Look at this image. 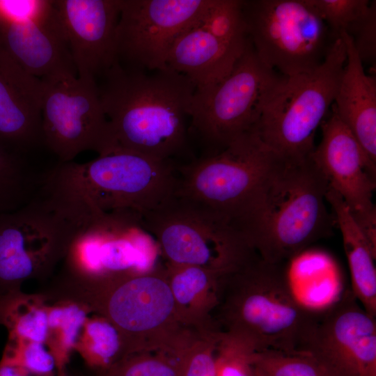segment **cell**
I'll list each match as a JSON object with an SVG mask.
<instances>
[{
	"instance_id": "obj_6",
	"label": "cell",
	"mask_w": 376,
	"mask_h": 376,
	"mask_svg": "<svg viewBox=\"0 0 376 376\" xmlns=\"http://www.w3.org/2000/svg\"><path fill=\"white\" fill-rule=\"evenodd\" d=\"M141 217L168 265L224 275L258 255L235 220L194 200L175 195Z\"/></svg>"
},
{
	"instance_id": "obj_2",
	"label": "cell",
	"mask_w": 376,
	"mask_h": 376,
	"mask_svg": "<svg viewBox=\"0 0 376 376\" xmlns=\"http://www.w3.org/2000/svg\"><path fill=\"white\" fill-rule=\"evenodd\" d=\"M328 188L311 156L279 155L235 221L263 260L288 264L331 235L336 222L327 206Z\"/></svg>"
},
{
	"instance_id": "obj_15",
	"label": "cell",
	"mask_w": 376,
	"mask_h": 376,
	"mask_svg": "<svg viewBox=\"0 0 376 376\" xmlns=\"http://www.w3.org/2000/svg\"><path fill=\"white\" fill-rule=\"evenodd\" d=\"M300 352L321 363L333 376H376V320L350 290L317 309Z\"/></svg>"
},
{
	"instance_id": "obj_22",
	"label": "cell",
	"mask_w": 376,
	"mask_h": 376,
	"mask_svg": "<svg viewBox=\"0 0 376 376\" xmlns=\"http://www.w3.org/2000/svg\"><path fill=\"white\" fill-rule=\"evenodd\" d=\"M326 200L342 235L351 291L363 308L376 318V247L369 242L341 197L329 187Z\"/></svg>"
},
{
	"instance_id": "obj_4",
	"label": "cell",
	"mask_w": 376,
	"mask_h": 376,
	"mask_svg": "<svg viewBox=\"0 0 376 376\" xmlns=\"http://www.w3.org/2000/svg\"><path fill=\"white\" fill-rule=\"evenodd\" d=\"M294 293L286 263H271L256 256L221 276L212 319L223 333L256 352H300L315 320Z\"/></svg>"
},
{
	"instance_id": "obj_14",
	"label": "cell",
	"mask_w": 376,
	"mask_h": 376,
	"mask_svg": "<svg viewBox=\"0 0 376 376\" xmlns=\"http://www.w3.org/2000/svg\"><path fill=\"white\" fill-rule=\"evenodd\" d=\"M0 49L42 81L77 77L52 1L1 0Z\"/></svg>"
},
{
	"instance_id": "obj_17",
	"label": "cell",
	"mask_w": 376,
	"mask_h": 376,
	"mask_svg": "<svg viewBox=\"0 0 376 376\" xmlns=\"http://www.w3.org/2000/svg\"><path fill=\"white\" fill-rule=\"evenodd\" d=\"M52 1L77 77L97 82L117 63L120 0Z\"/></svg>"
},
{
	"instance_id": "obj_13",
	"label": "cell",
	"mask_w": 376,
	"mask_h": 376,
	"mask_svg": "<svg viewBox=\"0 0 376 376\" xmlns=\"http://www.w3.org/2000/svg\"><path fill=\"white\" fill-rule=\"evenodd\" d=\"M211 0H120L116 33L120 65L141 70L166 68L169 50L184 31L198 24Z\"/></svg>"
},
{
	"instance_id": "obj_18",
	"label": "cell",
	"mask_w": 376,
	"mask_h": 376,
	"mask_svg": "<svg viewBox=\"0 0 376 376\" xmlns=\"http://www.w3.org/2000/svg\"><path fill=\"white\" fill-rule=\"evenodd\" d=\"M44 83L0 49V141L27 153L44 146Z\"/></svg>"
},
{
	"instance_id": "obj_16",
	"label": "cell",
	"mask_w": 376,
	"mask_h": 376,
	"mask_svg": "<svg viewBox=\"0 0 376 376\" xmlns=\"http://www.w3.org/2000/svg\"><path fill=\"white\" fill-rule=\"evenodd\" d=\"M320 126L322 139L311 158L329 187L341 197L369 242L376 247V210L373 201L376 170L333 109Z\"/></svg>"
},
{
	"instance_id": "obj_9",
	"label": "cell",
	"mask_w": 376,
	"mask_h": 376,
	"mask_svg": "<svg viewBox=\"0 0 376 376\" xmlns=\"http://www.w3.org/2000/svg\"><path fill=\"white\" fill-rule=\"evenodd\" d=\"M278 156L251 130L221 152L180 165L175 195L235 221Z\"/></svg>"
},
{
	"instance_id": "obj_37",
	"label": "cell",
	"mask_w": 376,
	"mask_h": 376,
	"mask_svg": "<svg viewBox=\"0 0 376 376\" xmlns=\"http://www.w3.org/2000/svg\"><path fill=\"white\" fill-rule=\"evenodd\" d=\"M0 16H1V0H0Z\"/></svg>"
},
{
	"instance_id": "obj_10",
	"label": "cell",
	"mask_w": 376,
	"mask_h": 376,
	"mask_svg": "<svg viewBox=\"0 0 376 376\" xmlns=\"http://www.w3.org/2000/svg\"><path fill=\"white\" fill-rule=\"evenodd\" d=\"M159 256L141 214L99 210L70 244L63 272L82 278L146 272L160 265Z\"/></svg>"
},
{
	"instance_id": "obj_33",
	"label": "cell",
	"mask_w": 376,
	"mask_h": 376,
	"mask_svg": "<svg viewBox=\"0 0 376 376\" xmlns=\"http://www.w3.org/2000/svg\"><path fill=\"white\" fill-rule=\"evenodd\" d=\"M256 352L248 344L221 332L216 352L217 376H255Z\"/></svg>"
},
{
	"instance_id": "obj_34",
	"label": "cell",
	"mask_w": 376,
	"mask_h": 376,
	"mask_svg": "<svg viewBox=\"0 0 376 376\" xmlns=\"http://www.w3.org/2000/svg\"><path fill=\"white\" fill-rule=\"evenodd\" d=\"M362 63L375 65L376 60V1L369 12L357 22L347 33Z\"/></svg>"
},
{
	"instance_id": "obj_8",
	"label": "cell",
	"mask_w": 376,
	"mask_h": 376,
	"mask_svg": "<svg viewBox=\"0 0 376 376\" xmlns=\"http://www.w3.org/2000/svg\"><path fill=\"white\" fill-rule=\"evenodd\" d=\"M242 10L256 55L283 76L318 68L336 40L309 0H247Z\"/></svg>"
},
{
	"instance_id": "obj_27",
	"label": "cell",
	"mask_w": 376,
	"mask_h": 376,
	"mask_svg": "<svg viewBox=\"0 0 376 376\" xmlns=\"http://www.w3.org/2000/svg\"><path fill=\"white\" fill-rule=\"evenodd\" d=\"M242 0H211L199 24L222 42L244 49L249 41Z\"/></svg>"
},
{
	"instance_id": "obj_35",
	"label": "cell",
	"mask_w": 376,
	"mask_h": 376,
	"mask_svg": "<svg viewBox=\"0 0 376 376\" xmlns=\"http://www.w3.org/2000/svg\"><path fill=\"white\" fill-rule=\"evenodd\" d=\"M0 376H36V375L31 374L26 370L22 369L19 367L0 364Z\"/></svg>"
},
{
	"instance_id": "obj_30",
	"label": "cell",
	"mask_w": 376,
	"mask_h": 376,
	"mask_svg": "<svg viewBox=\"0 0 376 376\" xmlns=\"http://www.w3.org/2000/svg\"><path fill=\"white\" fill-rule=\"evenodd\" d=\"M221 333L191 332L180 352L182 376H217L216 352Z\"/></svg>"
},
{
	"instance_id": "obj_3",
	"label": "cell",
	"mask_w": 376,
	"mask_h": 376,
	"mask_svg": "<svg viewBox=\"0 0 376 376\" xmlns=\"http://www.w3.org/2000/svg\"><path fill=\"white\" fill-rule=\"evenodd\" d=\"M47 294L57 301L79 304L109 322L118 331L124 357L138 352L177 354L191 329L181 322L165 267L104 277L62 273Z\"/></svg>"
},
{
	"instance_id": "obj_28",
	"label": "cell",
	"mask_w": 376,
	"mask_h": 376,
	"mask_svg": "<svg viewBox=\"0 0 376 376\" xmlns=\"http://www.w3.org/2000/svg\"><path fill=\"white\" fill-rule=\"evenodd\" d=\"M253 368L255 376H333L305 352L258 351L254 354Z\"/></svg>"
},
{
	"instance_id": "obj_31",
	"label": "cell",
	"mask_w": 376,
	"mask_h": 376,
	"mask_svg": "<svg viewBox=\"0 0 376 376\" xmlns=\"http://www.w3.org/2000/svg\"><path fill=\"white\" fill-rule=\"evenodd\" d=\"M45 345L8 339L0 364L19 367L36 376H54L55 359Z\"/></svg>"
},
{
	"instance_id": "obj_11",
	"label": "cell",
	"mask_w": 376,
	"mask_h": 376,
	"mask_svg": "<svg viewBox=\"0 0 376 376\" xmlns=\"http://www.w3.org/2000/svg\"><path fill=\"white\" fill-rule=\"evenodd\" d=\"M81 182L102 212L130 210L141 216L176 194L178 165L123 148L77 163Z\"/></svg>"
},
{
	"instance_id": "obj_7",
	"label": "cell",
	"mask_w": 376,
	"mask_h": 376,
	"mask_svg": "<svg viewBox=\"0 0 376 376\" xmlns=\"http://www.w3.org/2000/svg\"><path fill=\"white\" fill-rule=\"evenodd\" d=\"M281 75L266 66L249 40L231 72L212 86L196 89L190 111L189 136L201 156L221 152L256 129L263 101Z\"/></svg>"
},
{
	"instance_id": "obj_20",
	"label": "cell",
	"mask_w": 376,
	"mask_h": 376,
	"mask_svg": "<svg viewBox=\"0 0 376 376\" xmlns=\"http://www.w3.org/2000/svg\"><path fill=\"white\" fill-rule=\"evenodd\" d=\"M199 22L177 37L166 58V68L185 76L196 89L212 86L226 77L246 48L222 42Z\"/></svg>"
},
{
	"instance_id": "obj_36",
	"label": "cell",
	"mask_w": 376,
	"mask_h": 376,
	"mask_svg": "<svg viewBox=\"0 0 376 376\" xmlns=\"http://www.w3.org/2000/svg\"><path fill=\"white\" fill-rule=\"evenodd\" d=\"M56 376H69L68 375L66 368H64L61 369V370H57V374H56Z\"/></svg>"
},
{
	"instance_id": "obj_21",
	"label": "cell",
	"mask_w": 376,
	"mask_h": 376,
	"mask_svg": "<svg viewBox=\"0 0 376 376\" xmlns=\"http://www.w3.org/2000/svg\"><path fill=\"white\" fill-rule=\"evenodd\" d=\"M166 273L178 317L189 329H217L212 313L217 305L221 275L197 266L166 264Z\"/></svg>"
},
{
	"instance_id": "obj_32",
	"label": "cell",
	"mask_w": 376,
	"mask_h": 376,
	"mask_svg": "<svg viewBox=\"0 0 376 376\" xmlns=\"http://www.w3.org/2000/svg\"><path fill=\"white\" fill-rule=\"evenodd\" d=\"M327 25L333 38L347 33L370 10L369 0H309Z\"/></svg>"
},
{
	"instance_id": "obj_5",
	"label": "cell",
	"mask_w": 376,
	"mask_h": 376,
	"mask_svg": "<svg viewBox=\"0 0 376 376\" xmlns=\"http://www.w3.org/2000/svg\"><path fill=\"white\" fill-rule=\"evenodd\" d=\"M346 59L339 37L318 68L281 76L263 101L255 129L269 148L285 158L311 155L316 130L334 104Z\"/></svg>"
},
{
	"instance_id": "obj_1",
	"label": "cell",
	"mask_w": 376,
	"mask_h": 376,
	"mask_svg": "<svg viewBox=\"0 0 376 376\" xmlns=\"http://www.w3.org/2000/svg\"><path fill=\"white\" fill-rule=\"evenodd\" d=\"M100 79L116 148L178 165L182 157L194 159L189 125L196 87L185 76L169 68L148 71L116 63Z\"/></svg>"
},
{
	"instance_id": "obj_25",
	"label": "cell",
	"mask_w": 376,
	"mask_h": 376,
	"mask_svg": "<svg viewBox=\"0 0 376 376\" xmlns=\"http://www.w3.org/2000/svg\"><path fill=\"white\" fill-rule=\"evenodd\" d=\"M48 336L45 345L54 356L56 370L66 368L88 318L84 306L68 301H57L49 306Z\"/></svg>"
},
{
	"instance_id": "obj_23",
	"label": "cell",
	"mask_w": 376,
	"mask_h": 376,
	"mask_svg": "<svg viewBox=\"0 0 376 376\" xmlns=\"http://www.w3.org/2000/svg\"><path fill=\"white\" fill-rule=\"evenodd\" d=\"M25 155L0 141V214L28 203L43 181L47 170H33Z\"/></svg>"
},
{
	"instance_id": "obj_19",
	"label": "cell",
	"mask_w": 376,
	"mask_h": 376,
	"mask_svg": "<svg viewBox=\"0 0 376 376\" xmlns=\"http://www.w3.org/2000/svg\"><path fill=\"white\" fill-rule=\"evenodd\" d=\"M339 37L345 42L347 59L331 108L376 170V78L366 73L351 37L345 33Z\"/></svg>"
},
{
	"instance_id": "obj_12",
	"label": "cell",
	"mask_w": 376,
	"mask_h": 376,
	"mask_svg": "<svg viewBox=\"0 0 376 376\" xmlns=\"http://www.w3.org/2000/svg\"><path fill=\"white\" fill-rule=\"evenodd\" d=\"M42 81L43 143L58 162H73L86 150L99 155L116 148L96 81L77 77Z\"/></svg>"
},
{
	"instance_id": "obj_29",
	"label": "cell",
	"mask_w": 376,
	"mask_h": 376,
	"mask_svg": "<svg viewBox=\"0 0 376 376\" xmlns=\"http://www.w3.org/2000/svg\"><path fill=\"white\" fill-rule=\"evenodd\" d=\"M97 376H182L179 356L164 352H138L125 355Z\"/></svg>"
},
{
	"instance_id": "obj_24",
	"label": "cell",
	"mask_w": 376,
	"mask_h": 376,
	"mask_svg": "<svg viewBox=\"0 0 376 376\" xmlns=\"http://www.w3.org/2000/svg\"><path fill=\"white\" fill-rule=\"evenodd\" d=\"M49 306L40 298L21 291L0 297V325L8 331V339L46 343Z\"/></svg>"
},
{
	"instance_id": "obj_26",
	"label": "cell",
	"mask_w": 376,
	"mask_h": 376,
	"mask_svg": "<svg viewBox=\"0 0 376 376\" xmlns=\"http://www.w3.org/2000/svg\"><path fill=\"white\" fill-rule=\"evenodd\" d=\"M75 350L89 367L97 372L109 368L124 357L118 331L109 322L97 315L87 318Z\"/></svg>"
}]
</instances>
